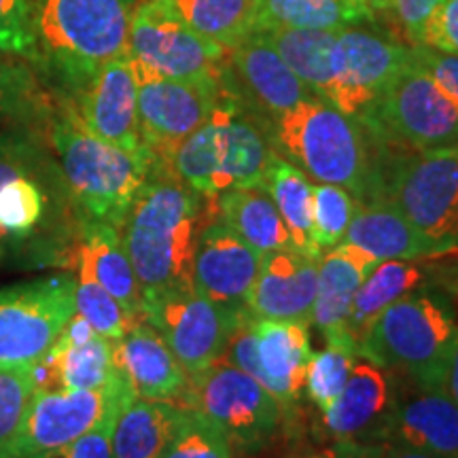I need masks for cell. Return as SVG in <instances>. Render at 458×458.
Returning <instances> with one entry per match:
<instances>
[{"mask_svg": "<svg viewBox=\"0 0 458 458\" xmlns=\"http://www.w3.org/2000/svg\"><path fill=\"white\" fill-rule=\"evenodd\" d=\"M81 216L47 134L0 130V249L21 270L66 267Z\"/></svg>", "mask_w": 458, "mask_h": 458, "instance_id": "6da1fadb", "label": "cell"}, {"mask_svg": "<svg viewBox=\"0 0 458 458\" xmlns=\"http://www.w3.org/2000/svg\"><path fill=\"white\" fill-rule=\"evenodd\" d=\"M210 202L181 182L168 168L151 174L125 215L122 233L142 303L191 284L198 233L210 215Z\"/></svg>", "mask_w": 458, "mask_h": 458, "instance_id": "7a4b0ae2", "label": "cell"}, {"mask_svg": "<svg viewBox=\"0 0 458 458\" xmlns=\"http://www.w3.org/2000/svg\"><path fill=\"white\" fill-rule=\"evenodd\" d=\"M140 0H37L34 72L55 98H71L102 64L128 51Z\"/></svg>", "mask_w": 458, "mask_h": 458, "instance_id": "3957f363", "label": "cell"}, {"mask_svg": "<svg viewBox=\"0 0 458 458\" xmlns=\"http://www.w3.org/2000/svg\"><path fill=\"white\" fill-rule=\"evenodd\" d=\"M47 140L64 172L81 221L122 229L125 215L153 170L151 153L125 151L91 134L64 98H55Z\"/></svg>", "mask_w": 458, "mask_h": 458, "instance_id": "277c9868", "label": "cell"}, {"mask_svg": "<svg viewBox=\"0 0 458 458\" xmlns=\"http://www.w3.org/2000/svg\"><path fill=\"white\" fill-rule=\"evenodd\" d=\"M272 123L274 145L310 179L344 187L357 202L371 196V157L357 119L312 96Z\"/></svg>", "mask_w": 458, "mask_h": 458, "instance_id": "5b68a950", "label": "cell"}, {"mask_svg": "<svg viewBox=\"0 0 458 458\" xmlns=\"http://www.w3.org/2000/svg\"><path fill=\"white\" fill-rule=\"evenodd\" d=\"M456 337L458 320L448 300L414 291L374 320L359 342V357L401 371L418 388H442Z\"/></svg>", "mask_w": 458, "mask_h": 458, "instance_id": "8992f818", "label": "cell"}, {"mask_svg": "<svg viewBox=\"0 0 458 458\" xmlns=\"http://www.w3.org/2000/svg\"><path fill=\"white\" fill-rule=\"evenodd\" d=\"M274 153L261 130L240 113L227 91L206 123L176 147L168 170L213 202L229 189L261 187Z\"/></svg>", "mask_w": 458, "mask_h": 458, "instance_id": "52a82bcc", "label": "cell"}, {"mask_svg": "<svg viewBox=\"0 0 458 458\" xmlns=\"http://www.w3.org/2000/svg\"><path fill=\"white\" fill-rule=\"evenodd\" d=\"M374 199H386L442 255L458 250V145L422 148L401 157L388 185Z\"/></svg>", "mask_w": 458, "mask_h": 458, "instance_id": "ba28073f", "label": "cell"}, {"mask_svg": "<svg viewBox=\"0 0 458 458\" xmlns=\"http://www.w3.org/2000/svg\"><path fill=\"white\" fill-rule=\"evenodd\" d=\"M74 289L68 272L0 286V369L41 363L72 318Z\"/></svg>", "mask_w": 458, "mask_h": 458, "instance_id": "9c48e42d", "label": "cell"}, {"mask_svg": "<svg viewBox=\"0 0 458 458\" xmlns=\"http://www.w3.org/2000/svg\"><path fill=\"white\" fill-rule=\"evenodd\" d=\"M219 43L191 30L165 0H142L131 13L128 55L136 66L181 81L225 83Z\"/></svg>", "mask_w": 458, "mask_h": 458, "instance_id": "30bf717a", "label": "cell"}, {"mask_svg": "<svg viewBox=\"0 0 458 458\" xmlns=\"http://www.w3.org/2000/svg\"><path fill=\"white\" fill-rule=\"evenodd\" d=\"M179 405L208 418L227 435L232 445L240 448L266 444L280 427L284 410L255 377L225 359L189 376Z\"/></svg>", "mask_w": 458, "mask_h": 458, "instance_id": "8fae6325", "label": "cell"}, {"mask_svg": "<svg viewBox=\"0 0 458 458\" xmlns=\"http://www.w3.org/2000/svg\"><path fill=\"white\" fill-rule=\"evenodd\" d=\"M363 125L411 151L458 145V100L410 60Z\"/></svg>", "mask_w": 458, "mask_h": 458, "instance_id": "7c38bea8", "label": "cell"}, {"mask_svg": "<svg viewBox=\"0 0 458 458\" xmlns=\"http://www.w3.org/2000/svg\"><path fill=\"white\" fill-rule=\"evenodd\" d=\"M249 310L229 308L198 295L193 286L142 303V318L164 337L189 376L225 357L229 340Z\"/></svg>", "mask_w": 458, "mask_h": 458, "instance_id": "4fadbf2b", "label": "cell"}, {"mask_svg": "<svg viewBox=\"0 0 458 458\" xmlns=\"http://www.w3.org/2000/svg\"><path fill=\"white\" fill-rule=\"evenodd\" d=\"M131 397L134 393L119 374L96 391L37 388L20 428L0 448V458H30L64 448L98 425L114 403Z\"/></svg>", "mask_w": 458, "mask_h": 458, "instance_id": "5bb4252c", "label": "cell"}, {"mask_svg": "<svg viewBox=\"0 0 458 458\" xmlns=\"http://www.w3.org/2000/svg\"><path fill=\"white\" fill-rule=\"evenodd\" d=\"M139 81V122L142 145L153 165L168 168L172 153L206 123L227 94L225 83L181 81L159 77L131 62Z\"/></svg>", "mask_w": 458, "mask_h": 458, "instance_id": "9a60e30c", "label": "cell"}, {"mask_svg": "<svg viewBox=\"0 0 458 458\" xmlns=\"http://www.w3.org/2000/svg\"><path fill=\"white\" fill-rule=\"evenodd\" d=\"M410 47L359 26L337 32V72L329 105L363 125L397 74L410 64Z\"/></svg>", "mask_w": 458, "mask_h": 458, "instance_id": "2e32d148", "label": "cell"}, {"mask_svg": "<svg viewBox=\"0 0 458 458\" xmlns=\"http://www.w3.org/2000/svg\"><path fill=\"white\" fill-rule=\"evenodd\" d=\"M64 100L98 139L125 151H147L139 122V81L128 51L102 64L81 89Z\"/></svg>", "mask_w": 458, "mask_h": 458, "instance_id": "e0dca14e", "label": "cell"}, {"mask_svg": "<svg viewBox=\"0 0 458 458\" xmlns=\"http://www.w3.org/2000/svg\"><path fill=\"white\" fill-rule=\"evenodd\" d=\"M263 257L225 223L210 216L198 233L191 284L198 295L229 308H246Z\"/></svg>", "mask_w": 458, "mask_h": 458, "instance_id": "ac0fdd59", "label": "cell"}, {"mask_svg": "<svg viewBox=\"0 0 458 458\" xmlns=\"http://www.w3.org/2000/svg\"><path fill=\"white\" fill-rule=\"evenodd\" d=\"M320 255L297 249L276 250L261 259L246 310L255 318L301 320L310 325L318 291Z\"/></svg>", "mask_w": 458, "mask_h": 458, "instance_id": "d6986e66", "label": "cell"}, {"mask_svg": "<svg viewBox=\"0 0 458 458\" xmlns=\"http://www.w3.org/2000/svg\"><path fill=\"white\" fill-rule=\"evenodd\" d=\"M114 377L113 342L96 334L77 312L41 363L34 365L37 388L96 391Z\"/></svg>", "mask_w": 458, "mask_h": 458, "instance_id": "ffe728a7", "label": "cell"}, {"mask_svg": "<svg viewBox=\"0 0 458 458\" xmlns=\"http://www.w3.org/2000/svg\"><path fill=\"white\" fill-rule=\"evenodd\" d=\"M376 266L377 259L348 242H340L320 255L318 291L310 325L323 335L327 346H342L359 354L348 323L354 295Z\"/></svg>", "mask_w": 458, "mask_h": 458, "instance_id": "44dd1931", "label": "cell"}, {"mask_svg": "<svg viewBox=\"0 0 458 458\" xmlns=\"http://www.w3.org/2000/svg\"><path fill=\"white\" fill-rule=\"evenodd\" d=\"M117 374L128 382L134 397L179 403L187 391L189 374L170 351L164 337L145 318L122 340L113 342Z\"/></svg>", "mask_w": 458, "mask_h": 458, "instance_id": "7402d4cb", "label": "cell"}, {"mask_svg": "<svg viewBox=\"0 0 458 458\" xmlns=\"http://www.w3.org/2000/svg\"><path fill=\"white\" fill-rule=\"evenodd\" d=\"M310 325L301 320H272L253 317L257 371L255 380L283 408L297 403L306 385V368L312 357Z\"/></svg>", "mask_w": 458, "mask_h": 458, "instance_id": "603a6c76", "label": "cell"}, {"mask_svg": "<svg viewBox=\"0 0 458 458\" xmlns=\"http://www.w3.org/2000/svg\"><path fill=\"white\" fill-rule=\"evenodd\" d=\"M66 267H72L77 278L98 283L131 317L142 320L140 284L117 227L81 221Z\"/></svg>", "mask_w": 458, "mask_h": 458, "instance_id": "cb8c5ba5", "label": "cell"}, {"mask_svg": "<svg viewBox=\"0 0 458 458\" xmlns=\"http://www.w3.org/2000/svg\"><path fill=\"white\" fill-rule=\"evenodd\" d=\"M385 435L394 445L458 458V405L444 388H418V394L394 403Z\"/></svg>", "mask_w": 458, "mask_h": 458, "instance_id": "d4e9b609", "label": "cell"}, {"mask_svg": "<svg viewBox=\"0 0 458 458\" xmlns=\"http://www.w3.org/2000/svg\"><path fill=\"white\" fill-rule=\"evenodd\" d=\"M393 408V386L386 369L357 357L340 399L323 414L325 428L344 442L363 437L369 431L385 435Z\"/></svg>", "mask_w": 458, "mask_h": 458, "instance_id": "484cf974", "label": "cell"}, {"mask_svg": "<svg viewBox=\"0 0 458 458\" xmlns=\"http://www.w3.org/2000/svg\"><path fill=\"white\" fill-rule=\"evenodd\" d=\"M344 242L377 261L431 259L442 253L386 199L359 202Z\"/></svg>", "mask_w": 458, "mask_h": 458, "instance_id": "4316f807", "label": "cell"}, {"mask_svg": "<svg viewBox=\"0 0 458 458\" xmlns=\"http://www.w3.org/2000/svg\"><path fill=\"white\" fill-rule=\"evenodd\" d=\"M229 54L244 88L270 117L291 111L314 96L261 34H249Z\"/></svg>", "mask_w": 458, "mask_h": 458, "instance_id": "83f0119b", "label": "cell"}, {"mask_svg": "<svg viewBox=\"0 0 458 458\" xmlns=\"http://www.w3.org/2000/svg\"><path fill=\"white\" fill-rule=\"evenodd\" d=\"M213 216L236 232L261 257L295 249L283 216L261 187H240L223 191L210 202Z\"/></svg>", "mask_w": 458, "mask_h": 458, "instance_id": "f1b7e54d", "label": "cell"}, {"mask_svg": "<svg viewBox=\"0 0 458 458\" xmlns=\"http://www.w3.org/2000/svg\"><path fill=\"white\" fill-rule=\"evenodd\" d=\"M187 408L172 401L131 397L119 411L113 428L114 458H162Z\"/></svg>", "mask_w": 458, "mask_h": 458, "instance_id": "f546056e", "label": "cell"}, {"mask_svg": "<svg viewBox=\"0 0 458 458\" xmlns=\"http://www.w3.org/2000/svg\"><path fill=\"white\" fill-rule=\"evenodd\" d=\"M365 0H253L250 34L267 30H344L368 21Z\"/></svg>", "mask_w": 458, "mask_h": 458, "instance_id": "4dcf8cb0", "label": "cell"}, {"mask_svg": "<svg viewBox=\"0 0 458 458\" xmlns=\"http://www.w3.org/2000/svg\"><path fill=\"white\" fill-rule=\"evenodd\" d=\"M340 30H267L257 32L278 51L286 66L320 100L329 102L337 72Z\"/></svg>", "mask_w": 458, "mask_h": 458, "instance_id": "1f68e13d", "label": "cell"}, {"mask_svg": "<svg viewBox=\"0 0 458 458\" xmlns=\"http://www.w3.org/2000/svg\"><path fill=\"white\" fill-rule=\"evenodd\" d=\"M55 96L28 62L0 51V123L47 134Z\"/></svg>", "mask_w": 458, "mask_h": 458, "instance_id": "d6a6232c", "label": "cell"}, {"mask_svg": "<svg viewBox=\"0 0 458 458\" xmlns=\"http://www.w3.org/2000/svg\"><path fill=\"white\" fill-rule=\"evenodd\" d=\"M427 272L418 266L416 261L405 259H388L377 261V266L368 274L359 286L357 295H354L352 310H351V323H348V331L351 337L357 344L363 340L368 329L374 325V320L399 301L401 297L414 293L418 286L425 283Z\"/></svg>", "mask_w": 458, "mask_h": 458, "instance_id": "836d02e7", "label": "cell"}, {"mask_svg": "<svg viewBox=\"0 0 458 458\" xmlns=\"http://www.w3.org/2000/svg\"><path fill=\"white\" fill-rule=\"evenodd\" d=\"M263 191L272 198L274 206L283 216L291 240L297 250L320 255L312 242V199L314 185L310 176L295 164L274 153L263 176Z\"/></svg>", "mask_w": 458, "mask_h": 458, "instance_id": "e575fe53", "label": "cell"}, {"mask_svg": "<svg viewBox=\"0 0 458 458\" xmlns=\"http://www.w3.org/2000/svg\"><path fill=\"white\" fill-rule=\"evenodd\" d=\"M185 24L232 51L250 34L253 0H165Z\"/></svg>", "mask_w": 458, "mask_h": 458, "instance_id": "d590c367", "label": "cell"}, {"mask_svg": "<svg viewBox=\"0 0 458 458\" xmlns=\"http://www.w3.org/2000/svg\"><path fill=\"white\" fill-rule=\"evenodd\" d=\"M357 199L344 187L317 182L312 199V242L320 255L344 242L357 210Z\"/></svg>", "mask_w": 458, "mask_h": 458, "instance_id": "8d00e7d4", "label": "cell"}, {"mask_svg": "<svg viewBox=\"0 0 458 458\" xmlns=\"http://www.w3.org/2000/svg\"><path fill=\"white\" fill-rule=\"evenodd\" d=\"M77 278V276H74ZM74 312L89 325L96 334L117 342L139 323L108 291L88 278H77L74 289Z\"/></svg>", "mask_w": 458, "mask_h": 458, "instance_id": "74e56055", "label": "cell"}, {"mask_svg": "<svg viewBox=\"0 0 458 458\" xmlns=\"http://www.w3.org/2000/svg\"><path fill=\"white\" fill-rule=\"evenodd\" d=\"M357 357V352L342 346H327L325 351L312 352L308 360L303 388L323 414L340 399Z\"/></svg>", "mask_w": 458, "mask_h": 458, "instance_id": "f35d334b", "label": "cell"}, {"mask_svg": "<svg viewBox=\"0 0 458 458\" xmlns=\"http://www.w3.org/2000/svg\"><path fill=\"white\" fill-rule=\"evenodd\" d=\"M162 458H233V445L215 422L187 410L185 420Z\"/></svg>", "mask_w": 458, "mask_h": 458, "instance_id": "ab89813d", "label": "cell"}, {"mask_svg": "<svg viewBox=\"0 0 458 458\" xmlns=\"http://www.w3.org/2000/svg\"><path fill=\"white\" fill-rule=\"evenodd\" d=\"M37 0H0V51L34 64Z\"/></svg>", "mask_w": 458, "mask_h": 458, "instance_id": "60d3db41", "label": "cell"}, {"mask_svg": "<svg viewBox=\"0 0 458 458\" xmlns=\"http://www.w3.org/2000/svg\"><path fill=\"white\" fill-rule=\"evenodd\" d=\"M37 391L34 368L0 369V448L13 437Z\"/></svg>", "mask_w": 458, "mask_h": 458, "instance_id": "b9f144b4", "label": "cell"}, {"mask_svg": "<svg viewBox=\"0 0 458 458\" xmlns=\"http://www.w3.org/2000/svg\"><path fill=\"white\" fill-rule=\"evenodd\" d=\"M130 399L119 401L114 403L96 427H91L88 433L81 437L74 439L72 444L64 445V448L54 452H43V454L30 456V458H114L113 456V428L117 422L119 411Z\"/></svg>", "mask_w": 458, "mask_h": 458, "instance_id": "7bdbcfd3", "label": "cell"}, {"mask_svg": "<svg viewBox=\"0 0 458 458\" xmlns=\"http://www.w3.org/2000/svg\"><path fill=\"white\" fill-rule=\"evenodd\" d=\"M410 51L411 60L458 100V55L427 47V45H411Z\"/></svg>", "mask_w": 458, "mask_h": 458, "instance_id": "ee69618b", "label": "cell"}, {"mask_svg": "<svg viewBox=\"0 0 458 458\" xmlns=\"http://www.w3.org/2000/svg\"><path fill=\"white\" fill-rule=\"evenodd\" d=\"M420 45L458 55V0H444L439 4L427 24Z\"/></svg>", "mask_w": 458, "mask_h": 458, "instance_id": "f6af8a7d", "label": "cell"}, {"mask_svg": "<svg viewBox=\"0 0 458 458\" xmlns=\"http://www.w3.org/2000/svg\"><path fill=\"white\" fill-rule=\"evenodd\" d=\"M442 3L444 0H391L394 17H397L399 26L403 28L405 37L410 38L411 45L422 43L427 24Z\"/></svg>", "mask_w": 458, "mask_h": 458, "instance_id": "bcb514c9", "label": "cell"}, {"mask_svg": "<svg viewBox=\"0 0 458 458\" xmlns=\"http://www.w3.org/2000/svg\"><path fill=\"white\" fill-rule=\"evenodd\" d=\"M442 388L448 393V397L458 405V337L454 342V348H452V352H450L448 365H445Z\"/></svg>", "mask_w": 458, "mask_h": 458, "instance_id": "7dc6e473", "label": "cell"}, {"mask_svg": "<svg viewBox=\"0 0 458 458\" xmlns=\"http://www.w3.org/2000/svg\"><path fill=\"white\" fill-rule=\"evenodd\" d=\"M377 458H439V456H433V454H427V452L411 450V448H405V445L393 444L391 448H386Z\"/></svg>", "mask_w": 458, "mask_h": 458, "instance_id": "c3c4849f", "label": "cell"}, {"mask_svg": "<svg viewBox=\"0 0 458 458\" xmlns=\"http://www.w3.org/2000/svg\"><path fill=\"white\" fill-rule=\"evenodd\" d=\"M371 11H386L391 9V0H368Z\"/></svg>", "mask_w": 458, "mask_h": 458, "instance_id": "681fc988", "label": "cell"}, {"mask_svg": "<svg viewBox=\"0 0 458 458\" xmlns=\"http://www.w3.org/2000/svg\"><path fill=\"white\" fill-rule=\"evenodd\" d=\"M3 261H4V250L0 249V266H3Z\"/></svg>", "mask_w": 458, "mask_h": 458, "instance_id": "f907efd6", "label": "cell"}, {"mask_svg": "<svg viewBox=\"0 0 458 458\" xmlns=\"http://www.w3.org/2000/svg\"><path fill=\"white\" fill-rule=\"evenodd\" d=\"M365 3H368V0H365Z\"/></svg>", "mask_w": 458, "mask_h": 458, "instance_id": "816d5d0a", "label": "cell"}]
</instances>
